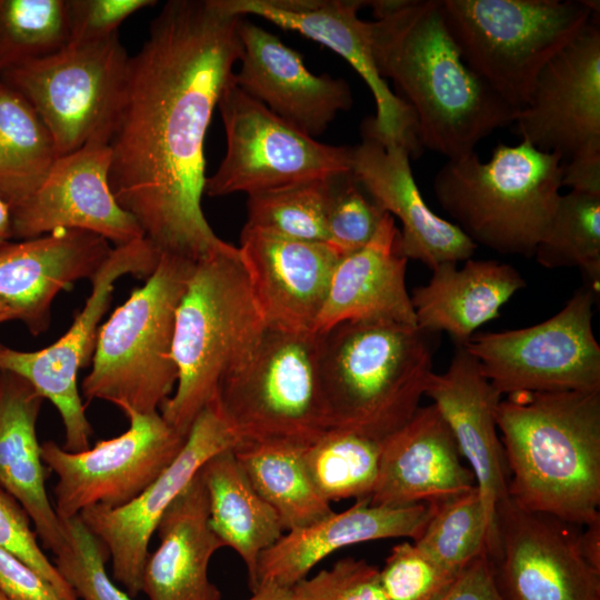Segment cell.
Masks as SVG:
<instances>
[{"label": "cell", "instance_id": "obj_29", "mask_svg": "<svg viewBox=\"0 0 600 600\" xmlns=\"http://www.w3.org/2000/svg\"><path fill=\"white\" fill-rule=\"evenodd\" d=\"M43 401L26 379L0 371V488L20 503L42 546L54 554L66 530L46 489L49 469L37 439Z\"/></svg>", "mask_w": 600, "mask_h": 600}, {"label": "cell", "instance_id": "obj_2", "mask_svg": "<svg viewBox=\"0 0 600 600\" xmlns=\"http://www.w3.org/2000/svg\"><path fill=\"white\" fill-rule=\"evenodd\" d=\"M373 57L381 77L411 109L420 146L467 157L517 110L469 66L443 21L440 0H371Z\"/></svg>", "mask_w": 600, "mask_h": 600}, {"label": "cell", "instance_id": "obj_41", "mask_svg": "<svg viewBox=\"0 0 600 600\" xmlns=\"http://www.w3.org/2000/svg\"><path fill=\"white\" fill-rule=\"evenodd\" d=\"M457 576L408 541L393 546L384 566L379 569L380 586L387 600H439Z\"/></svg>", "mask_w": 600, "mask_h": 600}, {"label": "cell", "instance_id": "obj_19", "mask_svg": "<svg viewBox=\"0 0 600 600\" xmlns=\"http://www.w3.org/2000/svg\"><path fill=\"white\" fill-rule=\"evenodd\" d=\"M109 167L106 141H91L59 157L44 182L10 208L11 238L32 239L58 229L86 230L113 247L144 238L134 218L117 202Z\"/></svg>", "mask_w": 600, "mask_h": 600}, {"label": "cell", "instance_id": "obj_18", "mask_svg": "<svg viewBox=\"0 0 600 600\" xmlns=\"http://www.w3.org/2000/svg\"><path fill=\"white\" fill-rule=\"evenodd\" d=\"M224 12L252 14L281 28L297 31L331 49L360 74L369 87L376 114L368 122L386 143L406 147L411 158L422 151L410 107L388 86L377 67L371 39V21L361 20L358 11L364 0H213Z\"/></svg>", "mask_w": 600, "mask_h": 600}, {"label": "cell", "instance_id": "obj_6", "mask_svg": "<svg viewBox=\"0 0 600 600\" xmlns=\"http://www.w3.org/2000/svg\"><path fill=\"white\" fill-rule=\"evenodd\" d=\"M562 158L526 140L498 143L488 161L476 152L450 159L433 193L453 223L478 247L533 257L561 197Z\"/></svg>", "mask_w": 600, "mask_h": 600}, {"label": "cell", "instance_id": "obj_9", "mask_svg": "<svg viewBox=\"0 0 600 600\" xmlns=\"http://www.w3.org/2000/svg\"><path fill=\"white\" fill-rule=\"evenodd\" d=\"M320 356V333L266 329L213 400L240 442L306 447L331 428Z\"/></svg>", "mask_w": 600, "mask_h": 600}, {"label": "cell", "instance_id": "obj_20", "mask_svg": "<svg viewBox=\"0 0 600 600\" xmlns=\"http://www.w3.org/2000/svg\"><path fill=\"white\" fill-rule=\"evenodd\" d=\"M361 136V142L351 147V173L383 212L400 221L402 256L431 270L471 259L477 246L453 222L436 214L422 198L409 150L381 141L367 119Z\"/></svg>", "mask_w": 600, "mask_h": 600}, {"label": "cell", "instance_id": "obj_42", "mask_svg": "<svg viewBox=\"0 0 600 600\" xmlns=\"http://www.w3.org/2000/svg\"><path fill=\"white\" fill-rule=\"evenodd\" d=\"M292 600H387L379 568L352 557L304 578L291 587Z\"/></svg>", "mask_w": 600, "mask_h": 600}, {"label": "cell", "instance_id": "obj_31", "mask_svg": "<svg viewBox=\"0 0 600 600\" xmlns=\"http://www.w3.org/2000/svg\"><path fill=\"white\" fill-rule=\"evenodd\" d=\"M201 474L208 493L210 527L223 547H230L240 557L253 591L260 556L284 533L280 519L252 486L233 448L211 457Z\"/></svg>", "mask_w": 600, "mask_h": 600}, {"label": "cell", "instance_id": "obj_44", "mask_svg": "<svg viewBox=\"0 0 600 600\" xmlns=\"http://www.w3.org/2000/svg\"><path fill=\"white\" fill-rule=\"evenodd\" d=\"M156 3L153 0H67L68 44L110 38L128 17Z\"/></svg>", "mask_w": 600, "mask_h": 600}, {"label": "cell", "instance_id": "obj_32", "mask_svg": "<svg viewBox=\"0 0 600 600\" xmlns=\"http://www.w3.org/2000/svg\"><path fill=\"white\" fill-rule=\"evenodd\" d=\"M303 448L283 442H241L233 448L238 462L273 508L284 531L310 526L333 512L309 476Z\"/></svg>", "mask_w": 600, "mask_h": 600}, {"label": "cell", "instance_id": "obj_36", "mask_svg": "<svg viewBox=\"0 0 600 600\" xmlns=\"http://www.w3.org/2000/svg\"><path fill=\"white\" fill-rule=\"evenodd\" d=\"M413 544L453 574L487 553L488 521L477 487L436 503Z\"/></svg>", "mask_w": 600, "mask_h": 600}, {"label": "cell", "instance_id": "obj_23", "mask_svg": "<svg viewBox=\"0 0 600 600\" xmlns=\"http://www.w3.org/2000/svg\"><path fill=\"white\" fill-rule=\"evenodd\" d=\"M424 396L432 400L448 424L474 476L488 521L487 553L490 554L496 547V507L508 497L509 473L496 420L502 397L463 346H454L446 372L430 374Z\"/></svg>", "mask_w": 600, "mask_h": 600}, {"label": "cell", "instance_id": "obj_40", "mask_svg": "<svg viewBox=\"0 0 600 600\" xmlns=\"http://www.w3.org/2000/svg\"><path fill=\"white\" fill-rule=\"evenodd\" d=\"M387 212L351 173L333 177L326 218V243L343 257L364 247Z\"/></svg>", "mask_w": 600, "mask_h": 600}, {"label": "cell", "instance_id": "obj_14", "mask_svg": "<svg viewBox=\"0 0 600 600\" xmlns=\"http://www.w3.org/2000/svg\"><path fill=\"white\" fill-rule=\"evenodd\" d=\"M128 429L99 440L93 448L70 452L52 440L41 456L58 481L54 509L61 520L100 506L116 509L136 499L174 460L186 438L159 411L129 412Z\"/></svg>", "mask_w": 600, "mask_h": 600}, {"label": "cell", "instance_id": "obj_26", "mask_svg": "<svg viewBox=\"0 0 600 600\" xmlns=\"http://www.w3.org/2000/svg\"><path fill=\"white\" fill-rule=\"evenodd\" d=\"M429 503L402 507L373 504L356 500L341 512L284 532L262 552L257 567L258 586L273 582L292 587L333 552L357 543L390 539H417L431 514ZM257 586V587H258Z\"/></svg>", "mask_w": 600, "mask_h": 600}, {"label": "cell", "instance_id": "obj_12", "mask_svg": "<svg viewBox=\"0 0 600 600\" xmlns=\"http://www.w3.org/2000/svg\"><path fill=\"white\" fill-rule=\"evenodd\" d=\"M226 153L204 193L248 196L351 170V147L319 142L244 93L232 78L218 106Z\"/></svg>", "mask_w": 600, "mask_h": 600}, {"label": "cell", "instance_id": "obj_52", "mask_svg": "<svg viewBox=\"0 0 600 600\" xmlns=\"http://www.w3.org/2000/svg\"><path fill=\"white\" fill-rule=\"evenodd\" d=\"M0 600H8V599L0 592Z\"/></svg>", "mask_w": 600, "mask_h": 600}, {"label": "cell", "instance_id": "obj_43", "mask_svg": "<svg viewBox=\"0 0 600 600\" xmlns=\"http://www.w3.org/2000/svg\"><path fill=\"white\" fill-rule=\"evenodd\" d=\"M0 546L37 571L64 600H79L40 547L27 512L2 488H0Z\"/></svg>", "mask_w": 600, "mask_h": 600}, {"label": "cell", "instance_id": "obj_13", "mask_svg": "<svg viewBox=\"0 0 600 600\" xmlns=\"http://www.w3.org/2000/svg\"><path fill=\"white\" fill-rule=\"evenodd\" d=\"M159 257L146 238L113 247L90 279V296L62 337L37 351H20L0 343V371L22 377L43 399L52 402L63 423L62 448L67 451L90 448L92 428L79 392L78 373L92 359L99 322L109 308L114 283L126 274L147 279Z\"/></svg>", "mask_w": 600, "mask_h": 600}, {"label": "cell", "instance_id": "obj_15", "mask_svg": "<svg viewBox=\"0 0 600 600\" xmlns=\"http://www.w3.org/2000/svg\"><path fill=\"white\" fill-rule=\"evenodd\" d=\"M494 524L488 557L502 600H600V572L581 554L579 526L509 496L497 504Z\"/></svg>", "mask_w": 600, "mask_h": 600}, {"label": "cell", "instance_id": "obj_7", "mask_svg": "<svg viewBox=\"0 0 600 600\" xmlns=\"http://www.w3.org/2000/svg\"><path fill=\"white\" fill-rule=\"evenodd\" d=\"M196 261L161 253L153 272L99 327L92 368L82 381L87 401L103 400L124 414L156 412L170 397L176 312Z\"/></svg>", "mask_w": 600, "mask_h": 600}, {"label": "cell", "instance_id": "obj_22", "mask_svg": "<svg viewBox=\"0 0 600 600\" xmlns=\"http://www.w3.org/2000/svg\"><path fill=\"white\" fill-rule=\"evenodd\" d=\"M239 37L240 68L233 82L284 121L316 138L351 108L346 80L312 73L302 56L277 36L242 18Z\"/></svg>", "mask_w": 600, "mask_h": 600}, {"label": "cell", "instance_id": "obj_39", "mask_svg": "<svg viewBox=\"0 0 600 600\" xmlns=\"http://www.w3.org/2000/svg\"><path fill=\"white\" fill-rule=\"evenodd\" d=\"M62 522L66 542L52 562L79 600H133L110 579L106 569L108 551L81 518Z\"/></svg>", "mask_w": 600, "mask_h": 600}, {"label": "cell", "instance_id": "obj_1", "mask_svg": "<svg viewBox=\"0 0 600 600\" xmlns=\"http://www.w3.org/2000/svg\"><path fill=\"white\" fill-rule=\"evenodd\" d=\"M241 19L213 0H170L129 59L108 138L109 184L160 254L197 261L226 243L201 207L203 149L241 56Z\"/></svg>", "mask_w": 600, "mask_h": 600}, {"label": "cell", "instance_id": "obj_24", "mask_svg": "<svg viewBox=\"0 0 600 600\" xmlns=\"http://www.w3.org/2000/svg\"><path fill=\"white\" fill-rule=\"evenodd\" d=\"M113 247L78 229L7 242L0 247V302L33 336L50 326L56 296L80 279H91Z\"/></svg>", "mask_w": 600, "mask_h": 600}, {"label": "cell", "instance_id": "obj_48", "mask_svg": "<svg viewBox=\"0 0 600 600\" xmlns=\"http://www.w3.org/2000/svg\"><path fill=\"white\" fill-rule=\"evenodd\" d=\"M579 533V547L584 560L600 572V518L584 526Z\"/></svg>", "mask_w": 600, "mask_h": 600}, {"label": "cell", "instance_id": "obj_4", "mask_svg": "<svg viewBox=\"0 0 600 600\" xmlns=\"http://www.w3.org/2000/svg\"><path fill=\"white\" fill-rule=\"evenodd\" d=\"M266 322L238 247L226 242L194 262L176 312V390L160 407L162 418L187 437L222 379L259 344Z\"/></svg>", "mask_w": 600, "mask_h": 600}, {"label": "cell", "instance_id": "obj_8", "mask_svg": "<svg viewBox=\"0 0 600 600\" xmlns=\"http://www.w3.org/2000/svg\"><path fill=\"white\" fill-rule=\"evenodd\" d=\"M462 59L520 110L546 63L599 14V1L440 0Z\"/></svg>", "mask_w": 600, "mask_h": 600}, {"label": "cell", "instance_id": "obj_46", "mask_svg": "<svg viewBox=\"0 0 600 600\" xmlns=\"http://www.w3.org/2000/svg\"><path fill=\"white\" fill-rule=\"evenodd\" d=\"M439 600H502L488 553H482L464 567Z\"/></svg>", "mask_w": 600, "mask_h": 600}, {"label": "cell", "instance_id": "obj_30", "mask_svg": "<svg viewBox=\"0 0 600 600\" xmlns=\"http://www.w3.org/2000/svg\"><path fill=\"white\" fill-rule=\"evenodd\" d=\"M431 271L429 282L410 296L417 326L431 334L448 333L454 346H467L526 287L514 267L496 260L468 259L462 268L446 262Z\"/></svg>", "mask_w": 600, "mask_h": 600}, {"label": "cell", "instance_id": "obj_5", "mask_svg": "<svg viewBox=\"0 0 600 600\" xmlns=\"http://www.w3.org/2000/svg\"><path fill=\"white\" fill-rule=\"evenodd\" d=\"M321 336L331 428L384 440L420 407L432 371V334L418 326L359 320Z\"/></svg>", "mask_w": 600, "mask_h": 600}, {"label": "cell", "instance_id": "obj_16", "mask_svg": "<svg viewBox=\"0 0 600 600\" xmlns=\"http://www.w3.org/2000/svg\"><path fill=\"white\" fill-rule=\"evenodd\" d=\"M239 443L212 401L194 420L174 460L136 499L120 508L96 506L79 514L106 547L112 576L130 597L141 592L149 543L168 507L211 457Z\"/></svg>", "mask_w": 600, "mask_h": 600}, {"label": "cell", "instance_id": "obj_10", "mask_svg": "<svg viewBox=\"0 0 600 600\" xmlns=\"http://www.w3.org/2000/svg\"><path fill=\"white\" fill-rule=\"evenodd\" d=\"M129 59L117 33L67 44L0 74V81L34 109L62 157L91 141L108 143Z\"/></svg>", "mask_w": 600, "mask_h": 600}, {"label": "cell", "instance_id": "obj_49", "mask_svg": "<svg viewBox=\"0 0 600 600\" xmlns=\"http://www.w3.org/2000/svg\"><path fill=\"white\" fill-rule=\"evenodd\" d=\"M248 600H292L291 587L263 582L252 591Z\"/></svg>", "mask_w": 600, "mask_h": 600}, {"label": "cell", "instance_id": "obj_37", "mask_svg": "<svg viewBox=\"0 0 600 600\" xmlns=\"http://www.w3.org/2000/svg\"><path fill=\"white\" fill-rule=\"evenodd\" d=\"M332 179L309 180L249 194L244 226L286 239L326 242Z\"/></svg>", "mask_w": 600, "mask_h": 600}, {"label": "cell", "instance_id": "obj_27", "mask_svg": "<svg viewBox=\"0 0 600 600\" xmlns=\"http://www.w3.org/2000/svg\"><path fill=\"white\" fill-rule=\"evenodd\" d=\"M394 219L386 213L372 239L337 262L316 333L347 321L379 320L417 326L406 286L407 259Z\"/></svg>", "mask_w": 600, "mask_h": 600}, {"label": "cell", "instance_id": "obj_33", "mask_svg": "<svg viewBox=\"0 0 600 600\" xmlns=\"http://www.w3.org/2000/svg\"><path fill=\"white\" fill-rule=\"evenodd\" d=\"M58 158L54 140L34 109L0 81V199L9 208L26 200Z\"/></svg>", "mask_w": 600, "mask_h": 600}, {"label": "cell", "instance_id": "obj_3", "mask_svg": "<svg viewBox=\"0 0 600 600\" xmlns=\"http://www.w3.org/2000/svg\"><path fill=\"white\" fill-rule=\"evenodd\" d=\"M496 420L513 501L579 527L600 518V391L508 394Z\"/></svg>", "mask_w": 600, "mask_h": 600}, {"label": "cell", "instance_id": "obj_35", "mask_svg": "<svg viewBox=\"0 0 600 600\" xmlns=\"http://www.w3.org/2000/svg\"><path fill=\"white\" fill-rule=\"evenodd\" d=\"M533 257L547 269L579 268L587 284L600 290V197L561 194L550 227Z\"/></svg>", "mask_w": 600, "mask_h": 600}, {"label": "cell", "instance_id": "obj_38", "mask_svg": "<svg viewBox=\"0 0 600 600\" xmlns=\"http://www.w3.org/2000/svg\"><path fill=\"white\" fill-rule=\"evenodd\" d=\"M68 42L67 0H0V74Z\"/></svg>", "mask_w": 600, "mask_h": 600}, {"label": "cell", "instance_id": "obj_17", "mask_svg": "<svg viewBox=\"0 0 600 600\" xmlns=\"http://www.w3.org/2000/svg\"><path fill=\"white\" fill-rule=\"evenodd\" d=\"M593 14L541 69L514 133L562 161L600 152V28Z\"/></svg>", "mask_w": 600, "mask_h": 600}, {"label": "cell", "instance_id": "obj_51", "mask_svg": "<svg viewBox=\"0 0 600 600\" xmlns=\"http://www.w3.org/2000/svg\"><path fill=\"white\" fill-rule=\"evenodd\" d=\"M13 320L10 310L0 302V323Z\"/></svg>", "mask_w": 600, "mask_h": 600}, {"label": "cell", "instance_id": "obj_47", "mask_svg": "<svg viewBox=\"0 0 600 600\" xmlns=\"http://www.w3.org/2000/svg\"><path fill=\"white\" fill-rule=\"evenodd\" d=\"M562 187H569L570 191L600 197V152L564 161Z\"/></svg>", "mask_w": 600, "mask_h": 600}, {"label": "cell", "instance_id": "obj_45", "mask_svg": "<svg viewBox=\"0 0 600 600\" xmlns=\"http://www.w3.org/2000/svg\"><path fill=\"white\" fill-rule=\"evenodd\" d=\"M0 592L8 600H64L51 583L1 546Z\"/></svg>", "mask_w": 600, "mask_h": 600}, {"label": "cell", "instance_id": "obj_34", "mask_svg": "<svg viewBox=\"0 0 600 600\" xmlns=\"http://www.w3.org/2000/svg\"><path fill=\"white\" fill-rule=\"evenodd\" d=\"M383 440L330 428L303 448V460L319 493L328 500L369 499L379 473Z\"/></svg>", "mask_w": 600, "mask_h": 600}, {"label": "cell", "instance_id": "obj_50", "mask_svg": "<svg viewBox=\"0 0 600 600\" xmlns=\"http://www.w3.org/2000/svg\"><path fill=\"white\" fill-rule=\"evenodd\" d=\"M11 239V216L9 206L0 199V247Z\"/></svg>", "mask_w": 600, "mask_h": 600}, {"label": "cell", "instance_id": "obj_11", "mask_svg": "<svg viewBox=\"0 0 600 600\" xmlns=\"http://www.w3.org/2000/svg\"><path fill=\"white\" fill-rule=\"evenodd\" d=\"M596 294L583 286L546 321L477 333L464 347L501 397L600 391V346L592 329Z\"/></svg>", "mask_w": 600, "mask_h": 600}, {"label": "cell", "instance_id": "obj_25", "mask_svg": "<svg viewBox=\"0 0 600 600\" xmlns=\"http://www.w3.org/2000/svg\"><path fill=\"white\" fill-rule=\"evenodd\" d=\"M476 487L456 440L434 404L419 407L382 442L373 504L436 503Z\"/></svg>", "mask_w": 600, "mask_h": 600}, {"label": "cell", "instance_id": "obj_21", "mask_svg": "<svg viewBox=\"0 0 600 600\" xmlns=\"http://www.w3.org/2000/svg\"><path fill=\"white\" fill-rule=\"evenodd\" d=\"M238 250L267 328L316 332L341 256L326 242L286 239L248 226Z\"/></svg>", "mask_w": 600, "mask_h": 600}, {"label": "cell", "instance_id": "obj_28", "mask_svg": "<svg viewBox=\"0 0 600 600\" xmlns=\"http://www.w3.org/2000/svg\"><path fill=\"white\" fill-rule=\"evenodd\" d=\"M156 532L160 542L142 573L141 592L148 600H221L208 569L223 544L210 527L201 469L168 507Z\"/></svg>", "mask_w": 600, "mask_h": 600}]
</instances>
